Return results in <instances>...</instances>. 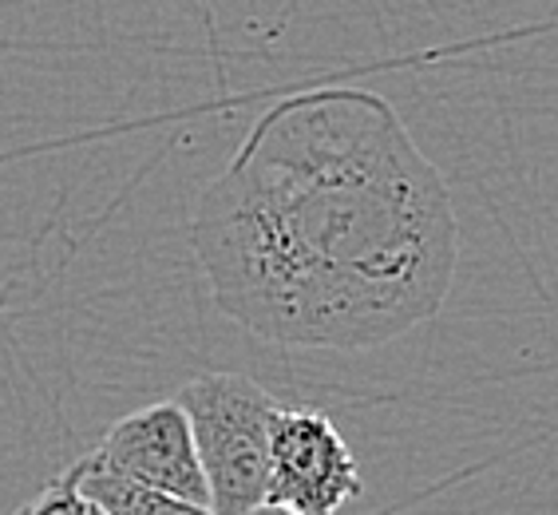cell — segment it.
<instances>
[{"label": "cell", "instance_id": "3957f363", "mask_svg": "<svg viewBox=\"0 0 558 515\" xmlns=\"http://www.w3.org/2000/svg\"><path fill=\"white\" fill-rule=\"evenodd\" d=\"M365 492L353 448L317 408H274L266 504L298 515H337Z\"/></svg>", "mask_w": 558, "mask_h": 515}, {"label": "cell", "instance_id": "8992f818", "mask_svg": "<svg viewBox=\"0 0 558 515\" xmlns=\"http://www.w3.org/2000/svg\"><path fill=\"white\" fill-rule=\"evenodd\" d=\"M87 500L80 495V468H68V472H60L56 480H48L36 492V500H28V504L21 507L16 515H84Z\"/></svg>", "mask_w": 558, "mask_h": 515}, {"label": "cell", "instance_id": "ba28073f", "mask_svg": "<svg viewBox=\"0 0 558 515\" xmlns=\"http://www.w3.org/2000/svg\"><path fill=\"white\" fill-rule=\"evenodd\" d=\"M84 515H104V512H99V507H92V504H87V507H84Z\"/></svg>", "mask_w": 558, "mask_h": 515}, {"label": "cell", "instance_id": "6da1fadb", "mask_svg": "<svg viewBox=\"0 0 558 515\" xmlns=\"http://www.w3.org/2000/svg\"><path fill=\"white\" fill-rule=\"evenodd\" d=\"M191 247L234 325L286 349L361 354L444 310L460 218L380 92L322 84L262 111L203 183Z\"/></svg>", "mask_w": 558, "mask_h": 515}, {"label": "cell", "instance_id": "5b68a950", "mask_svg": "<svg viewBox=\"0 0 558 515\" xmlns=\"http://www.w3.org/2000/svg\"><path fill=\"white\" fill-rule=\"evenodd\" d=\"M75 468H80V495L104 515H215L203 504H191V500H179V495L155 492V488H143V483L104 472L87 456L75 460Z\"/></svg>", "mask_w": 558, "mask_h": 515}, {"label": "cell", "instance_id": "277c9868", "mask_svg": "<svg viewBox=\"0 0 558 515\" xmlns=\"http://www.w3.org/2000/svg\"><path fill=\"white\" fill-rule=\"evenodd\" d=\"M87 460L111 476L206 507V480L198 468L191 424L174 400H155L119 417Z\"/></svg>", "mask_w": 558, "mask_h": 515}, {"label": "cell", "instance_id": "7a4b0ae2", "mask_svg": "<svg viewBox=\"0 0 558 515\" xmlns=\"http://www.w3.org/2000/svg\"><path fill=\"white\" fill-rule=\"evenodd\" d=\"M174 405L186 412L206 507L215 515H250L266 504L269 420L274 397L246 373H203L179 388Z\"/></svg>", "mask_w": 558, "mask_h": 515}, {"label": "cell", "instance_id": "52a82bcc", "mask_svg": "<svg viewBox=\"0 0 558 515\" xmlns=\"http://www.w3.org/2000/svg\"><path fill=\"white\" fill-rule=\"evenodd\" d=\"M250 515H298V512H290V507H278V504H262V507H254Z\"/></svg>", "mask_w": 558, "mask_h": 515}]
</instances>
